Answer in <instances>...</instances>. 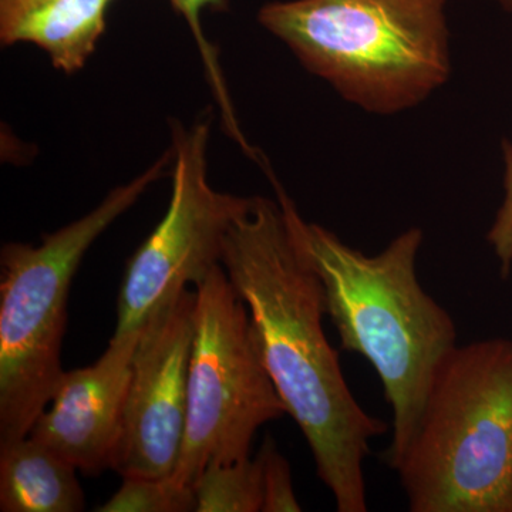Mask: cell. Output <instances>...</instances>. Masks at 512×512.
Listing matches in <instances>:
<instances>
[{
	"label": "cell",
	"instance_id": "ba28073f",
	"mask_svg": "<svg viewBox=\"0 0 512 512\" xmlns=\"http://www.w3.org/2000/svg\"><path fill=\"white\" fill-rule=\"evenodd\" d=\"M195 301V289H185L141 328L114 467L121 478L171 476L177 466L187 421Z\"/></svg>",
	"mask_w": 512,
	"mask_h": 512
},
{
	"label": "cell",
	"instance_id": "7c38bea8",
	"mask_svg": "<svg viewBox=\"0 0 512 512\" xmlns=\"http://www.w3.org/2000/svg\"><path fill=\"white\" fill-rule=\"evenodd\" d=\"M195 512H262L264 488L258 456L211 464L194 484Z\"/></svg>",
	"mask_w": 512,
	"mask_h": 512
},
{
	"label": "cell",
	"instance_id": "7a4b0ae2",
	"mask_svg": "<svg viewBox=\"0 0 512 512\" xmlns=\"http://www.w3.org/2000/svg\"><path fill=\"white\" fill-rule=\"evenodd\" d=\"M293 220L322 282L340 348L365 357L382 383L392 410L383 461L394 470L413 439L437 369L457 346L456 323L417 275L423 231L406 229L379 254L366 255L303 220L298 208Z\"/></svg>",
	"mask_w": 512,
	"mask_h": 512
},
{
	"label": "cell",
	"instance_id": "5bb4252c",
	"mask_svg": "<svg viewBox=\"0 0 512 512\" xmlns=\"http://www.w3.org/2000/svg\"><path fill=\"white\" fill-rule=\"evenodd\" d=\"M173 6L175 12L183 16L187 25L190 26L192 36L200 47L202 62H204L205 70H207L208 79H210L212 90L215 97L220 101L221 109L224 111V123L228 133L242 144L247 138L242 134L241 128L238 126L237 117H235L234 109H232L231 100H229L227 86H225L224 77L218 63L215 49L208 42L207 37L202 30L201 15L207 8H222L224 0H168Z\"/></svg>",
	"mask_w": 512,
	"mask_h": 512
},
{
	"label": "cell",
	"instance_id": "52a82bcc",
	"mask_svg": "<svg viewBox=\"0 0 512 512\" xmlns=\"http://www.w3.org/2000/svg\"><path fill=\"white\" fill-rule=\"evenodd\" d=\"M171 195L163 220L128 261L114 333L133 332L221 265L231 225L251 197L215 190L208 178L210 124L175 126Z\"/></svg>",
	"mask_w": 512,
	"mask_h": 512
},
{
	"label": "cell",
	"instance_id": "8fae6325",
	"mask_svg": "<svg viewBox=\"0 0 512 512\" xmlns=\"http://www.w3.org/2000/svg\"><path fill=\"white\" fill-rule=\"evenodd\" d=\"M77 468L32 436L0 444V511L80 512Z\"/></svg>",
	"mask_w": 512,
	"mask_h": 512
},
{
	"label": "cell",
	"instance_id": "277c9868",
	"mask_svg": "<svg viewBox=\"0 0 512 512\" xmlns=\"http://www.w3.org/2000/svg\"><path fill=\"white\" fill-rule=\"evenodd\" d=\"M412 512H512V340L456 346L394 467Z\"/></svg>",
	"mask_w": 512,
	"mask_h": 512
},
{
	"label": "cell",
	"instance_id": "e0dca14e",
	"mask_svg": "<svg viewBox=\"0 0 512 512\" xmlns=\"http://www.w3.org/2000/svg\"><path fill=\"white\" fill-rule=\"evenodd\" d=\"M500 3L501 8L507 10V12H512V0H497Z\"/></svg>",
	"mask_w": 512,
	"mask_h": 512
},
{
	"label": "cell",
	"instance_id": "9a60e30c",
	"mask_svg": "<svg viewBox=\"0 0 512 512\" xmlns=\"http://www.w3.org/2000/svg\"><path fill=\"white\" fill-rule=\"evenodd\" d=\"M256 456L261 460L262 466V512L302 511V505L293 488L291 464L278 450L272 437L266 436Z\"/></svg>",
	"mask_w": 512,
	"mask_h": 512
},
{
	"label": "cell",
	"instance_id": "8992f818",
	"mask_svg": "<svg viewBox=\"0 0 512 512\" xmlns=\"http://www.w3.org/2000/svg\"><path fill=\"white\" fill-rule=\"evenodd\" d=\"M194 289L187 421L173 473L191 487L211 464L251 456L258 430L288 414L259 357L247 305L224 266Z\"/></svg>",
	"mask_w": 512,
	"mask_h": 512
},
{
	"label": "cell",
	"instance_id": "3957f363",
	"mask_svg": "<svg viewBox=\"0 0 512 512\" xmlns=\"http://www.w3.org/2000/svg\"><path fill=\"white\" fill-rule=\"evenodd\" d=\"M447 0H278L258 22L343 100L376 116L424 103L451 76Z\"/></svg>",
	"mask_w": 512,
	"mask_h": 512
},
{
	"label": "cell",
	"instance_id": "9c48e42d",
	"mask_svg": "<svg viewBox=\"0 0 512 512\" xmlns=\"http://www.w3.org/2000/svg\"><path fill=\"white\" fill-rule=\"evenodd\" d=\"M140 332L114 333L96 363L64 370L52 400L30 431L29 436L87 476L116 467Z\"/></svg>",
	"mask_w": 512,
	"mask_h": 512
},
{
	"label": "cell",
	"instance_id": "2e32d148",
	"mask_svg": "<svg viewBox=\"0 0 512 512\" xmlns=\"http://www.w3.org/2000/svg\"><path fill=\"white\" fill-rule=\"evenodd\" d=\"M504 197L487 232V241L500 264L503 278L512 269V144L504 141Z\"/></svg>",
	"mask_w": 512,
	"mask_h": 512
},
{
	"label": "cell",
	"instance_id": "5b68a950",
	"mask_svg": "<svg viewBox=\"0 0 512 512\" xmlns=\"http://www.w3.org/2000/svg\"><path fill=\"white\" fill-rule=\"evenodd\" d=\"M173 163V148L130 183L113 188L79 220L39 245L9 242L0 252V444L25 439L63 375L67 301L74 275L103 232Z\"/></svg>",
	"mask_w": 512,
	"mask_h": 512
},
{
	"label": "cell",
	"instance_id": "30bf717a",
	"mask_svg": "<svg viewBox=\"0 0 512 512\" xmlns=\"http://www.w3.org/2000/svg\"><path fill=\"white\" fill-rule=\"evenodd\" d=\"M113 0H0L3 45L28 43L46 53L60 72L86 66L106 30Z\"/></svg>",
	"mask_w": 512,
	"mask_h": 512
},
{
	"label": "cell",
	"instance_id": "6da1fadb",
	"mask_svg": "<svg viewBox=\"0 0 512 512\" xmlns=\"http://www.w3.org/2000/svg\"><path fill=\"white\" fill-rule=\"evenodd\" d=\"M276 200L251 197L229 228L221 265L247 305L252 336L288 416L311 448L339 512H366L370 441L389 431L353 396L323 330L325 295L296 232L295 204L271 175Z\"/></svg>",
	"mask_w": 512,
	"mask_h": 512
},
{
	"label": "cell",
	"instance_id": "4fadbf2b",
	"mask_svg": "<svg viewBox=\"0 0 512 512\" xmlns=\"http://www.w3.org/2000/svg\"><path fill=\"white\" fill-rule=\"evenodd\" d=\"M194 487L181 484L173 474L164 477H127L97 512H195Z\"/></svg>",
	"mask_w": 512,
	"mask_h": 512
}]
</instances>
